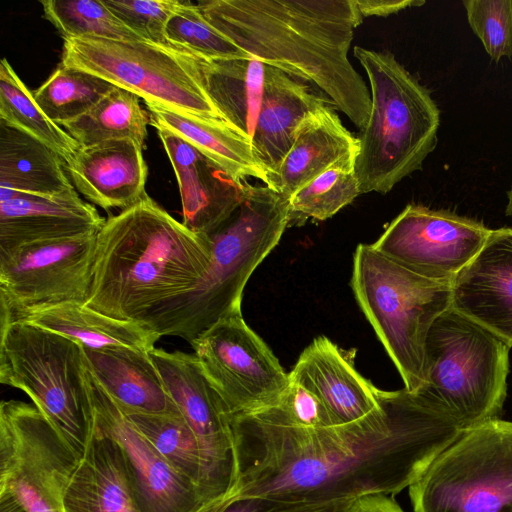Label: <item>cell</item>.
Wrapping results in <instances>:
<instances>
[{
    "label": "cell",
    "instance_id": "cell-2",
    "mask_svg": "<svg viewBox=\"0 0 512 512\" xmlns=\"http://www.w3.org/2000/svg\"><path fill=\"white\" fill-rule=\"evenodd\" d=\"M206 19L251 58L309 82L361 130L371 93L351 64L355 0H203Z\"/></svg>",
    "mask_w": 512,
    "mask_h": 512
},
{
    "label": "cell",
    "instance_id": "cell-26",
    "mask_svg": "<svg viewBox=\"0 0 512 512\" xmlns=\"http://www.w3.org/2000/svg\"><path fill=\"white\" fill-rule=\"evenodd\" d=\"M149 122L160 125L193 145L239 183L256 178L270 186L268 172L252 141L222 120L145 103Z\"/></svg>",
    "mask_w": 512,
    "mask_h": 512
},
{
    "label": "cell",
    "instance_id": "cell-21",
    "mask_svg": "<svg viewBox=\"0 0 512 512\" xmlns=\"http://www.w3.org/2000/svg\"><path fill=\"white\" fill-rule=\"evenodd\" d=\"M64 167L75 189L105 210H124L146 193L148 167L143 147L133 139L80 146Z\"/></svg>",
    "mask_w": 512,
    "mask_h": 512
},
{
    "label": "cell",
    "instance_id": "cell-7",
    "mask_svg": "<svg viewBox=\"0 0 512 512\" xmlns=\"http://www.w3.org/2000/svg\"><path fill=\"white\" fill-rule=\"evenodd\" d=\"M512 347L452 307L433 323L425 345V383L416 392L464 429L499 419Z\"/></svg>",
    "mask_w": 512,
    "mask_h": 512
},
{
    "label": "cell",
    "instance_id": "cell-4",
    "mask_svg": "<svg viewBox=\"0 0 512 512\" xmlns=\"http://www.w3.org/2000/svg\"><path fill=\"white\" fill-rule=\"evenodd\" d=\"M289 206L290 198L274 188L245 182L234 212L209 235L212 258L200 282L140 324L190 343L220 319L240 313L247 281L289 226Z\"/></svg>",
    "mask_w": 512,
    "mask_h": 512
},
{
    "label": "cell",
    "instance_id": "cell-8",
    "mask_svg": "<svg viewBox=\"0 0 512 512\" xmlns=\"http://www.w3.org/2000/svg\"><path fill=\"white\" fill-rule=\"evenodd\" d=\"M0 383L27 394L80 458L93 426L82 346L39 326L0 327Z\"/></svg>",
    "mask_w": 512,
    "mask_h": 512
},
{
    "label": "cell",
    "instance_id": "cell-14",
    "mask_svg": "<svg viewBox=\"0 0 512 512\" xmlns=\"http://www.w3.org/2000/svg\"><path fill=\"white\" fill-rule=\"evenodd\" d=\"M491 230L450 211L409 204L371 245L421 276L451 284L480 251Z\"/></svg>",
    "mask_w": 512,
    "mask_h": 512
},
{
    "label": "cell",
    "instance_id": "cell-39",
    "mask_svg": "<svg viewBox=\"0 0 512 512\" xmlns=\"http://www.w3.org/2000/svg\"><path fill=\"white\" fill-rule=\"evenodd\" d=\"M352 501L309 504L263 496H233L227 493L202 501L189 512H345Z\"/></svg>",
    "mask_w": 512,
    "mask_h": 512
},
{
    "label": "cell",
    "instance_id": "cell-41",
    "mask_svg": "<svg viewBox=\"0 0 512 512\" xmlns=\"http://www.w3.org/2000/svg\"><path fill=\"white\" fill-rule=\"evenodd\" d=\"M356 7L362 18L377 16L386 17L411 7L425 4L422 0H355Z\"/></svg>",
    "mask_w": 512,
    "mask_h": 512
},
{
    "label": "cell",
    "instance_id": "cell-3",
    "mask_svg": "<svg viewBox=\"0 0 512 512\" xmlns=\"http://www.w3.org/2000/svg\"><path fill=\"white\" fill-rule=\"evenodd\" d=\"M211 258L209 236L189 230L145 193L97 232L84 305L142 323L163 303L195 288Z\"/></svg>",
    "mask_w": 512,
    "mask_h": 512
},
{
    "label": "cell",
    "instance_id": "cell-5",
    "mask_svg": "<svg viewBox=\"0 0 512 512\" xmlns=\"http://www.w3.org/2000/svg\"><path fill=\"white\" fill-rule=\"evenodd\" d=\"M371 90V111L358 136L355 173L361 194L390 192L421 169L438 142L440 110L423 86L389 51L353 50Z\"/></svg>",
    "mask_w": 512,
    "mask_h": 512
},
{
    "label": "cell",
    "instance_id": "cell-1",
    "mask_svg": "<svg viewBox=\"0 0 512 512\" xmlns=\"http://www.w3.org/2000/svg\"><path fill=\"white\" fill-rule=\"evenodd\" d=\"M465 429L419 393L383 391L341 426L304 428L265 411L232 418L233 496L325 504L409 488Z\"/></svg>",
    "mask_w": 512,
    "mask_h": 512
},
{
    "label": "cell",
    "instance_id": "cell-19",
    "mask_svg": "<svg viewBox=\"0 0 512 512\" xmlns=\"http://www.w3.org/2000/svg\"><path fill=\"white\" fill-rule=\"evenodd\" d=\"M289 378L320 400L333 426L359 421L380 405L382 390L362 377L348 355L325 336L304 349Z\"/></svg>",
    "mask_w": 512,
    "mask_h": 512
},
{
    "label": "cell",
    "instance_id": "cell-23",
    "mask_svg": "<svg viewBox=\"0 0 512 512\" xmlns=\"http://www.w3.org/2000/svg\"><path fill=\"white\" fill-rule=\"evenodd\" d=\"M332 101L305 82L264 65L262 100L252 139L271 181L290 149L294 134L312 111Z\"/></svg>",
    "mask_w": 512,
    "mask_h": 512
},
{
    "label": "cell",
    "instance_id": "cell-36",
    "mask_svg": "<svg viewBox=\"0 0 512 512\" xmlns=\"http://www.w3.org/2000/svg\"><path fill=\"white\" fill-rule=\"evenodd\" d=\"M169 43L206 60L251 58L216 29L197 4L182 1L166 27Z\"/></svg>",
    "mask_w": 512,
    "mask_h": 512
},
{
    "label": "cell",
    "instance_id": "cell-12",
    "mask_svg": "<svg viewBox=\"0 0 512 512\" xmlns=\"http://www.w3.org/2000/svg\"><path fill=\"white\" fill-rule=\"evenodd\" d=\"M97 232L0 250V327L25 313L85 304Z\"/></svg>",
    "mask_w": 512,
    "mask_h": 512
},
{
    "label": "cell",
    "instance_id": "cell-25",
    "mask_svg": "<svg viewBox=\"0 0 512 512\" xmlns=\"http://www.w3.org/2000/svg\"><path fill=\"white\" fill-rule=\"evenodd\" d=\"M149 352L83 348L88 370L125 412L181 414Z\"/></svg>",
    "mask_w": 512,
    "mask_h": 512
},
{
    "label": "cell",
    "instance_id": "cell-16",
    "mask_svg": "<svg viewBox=\"0 0 512 512\" xmlns=\"http://www.w3.org/2000/svg\"><path fill=\"white\" fill-rule=\"evenodd\" d=\"M87 382L94 426L119 446L141 511L189 512L202 502L195 487L155 449L88 368Z\"/></svg>",
    "mask_w": 512,
    "mask_h": 512
},
{
    "label": "cell",
    "instance_id": "cell-37",
    "mask_svg": "<svg viewBox=\"0 0 512 512\" xmlns=\"http://www.w3.org/2000/svg\"><path fill=\"white\" fill-rule=\"evenodd\" d=\"M468 24L495 62L512 57V0H464Z\"/></svg>",
    "mask_w": 512,
    "mask_h": 512
},
{
    "label": "cell",
    "instance_id": "cell-24",
    "mask_svg": "<svg viewBox=\"0 0 512 512\" xmlns=\"http://www.w3.org/2000/svg\"><path fill=\"white\" fill-rule=\"evenodd\" d=\"M335 109L324 105L303 119L271 181L272 188L290 198L333 165L357 158L359 139L345 127Z\"/></svg>",
    "mask_w": 512,
    "mask_h": 512
},
{
    "label": "cell",
    "instance_id": "cell-17",
    "mask_svg": "<svg viewBox=\"0 0 512 512\" xmlns=\"http://www.w3.org/2000/svg\"><path fill=\"white\" fill-rule=\"evenodd\" d=\"M451 307L512 347V228L491 230L451 283Z\"/></svg>",
    "mask_w": 512,
    "mask_h": 512
},
{
    "label": "cell",
    "instance_id": "cell-43",
    "mask_svg": "<svg viewBox=\"0 0 512 512\" xmlns=\"http://www.w3.org/2000/svg\"><path fill=\"white\" fill-rule=\"evenodd\" d=\"M0 512H27L20 503L9 495H0Z\"/></svg>",
    "mask_w": 512,
    "mask_h": 512
},
{
    "label": "cell",
    "instance_id": "cell-42",
    "mask_svg": "<svg viewBox=\"0 0 512 512\" xmlns=\"http://www.w3.org/2000/svg\"><path fill=\"white\" fill-rule=\"evenodd\" d=\"M345 512H405L389 495L374 494L356 498Z\"/></svg>",
    "mask_w": 512,
    "mask_h": 512
},
{
    "label": "cell",
    "instance_id": "cell-40",
    "mask_svg": "<svg viewBox=\"0 0 512 512\" xmlns=\"http://www.w3.org/2000/svg\"><path fill=\"white\" fill-rule=\"evenodd\" d=\"M263 411L276 420L293 426L304 428L333 426L320 400L312 392L291 380L280 402Z\"/></svg>",
    "mask_w": 512,
    "mask_h": 512
},
{
    "label": "cell",
    "instance_id": "cell-44",
    "mask_svg": "<svg viewBox=\"0 0 512 512\" xmlns=\"http://www.w3.org/2000/svg\"><path fill=\"white\" fill-rule=\"evenodd\" d=\"M505 213L507 216L512 217V184L510 189L507 191V205Z\"/></svg>",
    "mask_w": 512,
    "mask_h": 512
},
{
    "label": "cell",
    "instance_id": "cell-31",
    "mask_svg": "<svg viewBox=\"0 0 512 512\" xmlns=\"http://www.w3.org/2000/svg\"><path fill=\"white\" fill-rule=\"evenodd\" d=\"M149 123L139 97L115 87L85 114L61 126L81 147L129 138L144 148Z\"/></svg>",
    "mask_w": 512,
    "mask_h": 512
},
{
    "label": "cell",
    "instance_id": "cell-33",
    "mask_svg": "<svg viewBox=\"0 0 512 512\" xmlns=\"http://www.w3.org/2000/svg\"><path fill=\"white\" fill-rule=\"evenodd\" d=\"M115 87L94 74L60 64L32 93L43 112L61 126L85 114Z\"/></svg>",
    "mask_w": 512,
    "mask_h": 512
},
{
    "label": "cell",
    "instance_id": "cell-27",
    "mask_svg": "<svg viewBox=\"0 0 512 512\" xmlns=\"http://www.w3.org/2000/svg\"><path fill=\"white\" fill-rule=\"evenodd\" d=\"M14 322L39 326L90 350L126 347L151 351L161 338L138 322L111 318L80 303H63L25 313Z\"/></svg>",
    "mask_w": 512,
    "mask_h": 512
},
{
    "label": "cell",
    "instance_id": "cell-18",
    "mask_svg": "<svg viewBox=\"0 0 512 512\" xmlns=\"http://www.w3.org/2000/svg\"><path fill=\"white\" fill-rule=\"evenodd\" d=\"M172 164L179 186L182 223L192 232L209 236L238 206L244 183L177 134L153 126Z\"/></svg>",
    "mask_w": 512,
    "mask_h": 512
},
{
    "label": "cell",
    "instance_id": "cell-22",
    "mask_svg": "<svg viewBox=\"0 0 512 512\" xmlns=\"http://www.w3.org/2000/svg\"><path fill=\"white\" fill-rule=\"evenodd\" d=\"M64 512H142L119 446L93 426L67 485Z\"/></svg>",
    "mask_w": 512,
    "mask_h": 512
},
{
    "label": "cell",
    "instance_id": "cell-30",
    "mask_svg": "<svg viewBox=\"0 0 512 512\" xmlns=\"http://www.w3.org/2000/svg\"><path fill=\"white\" fill-rule=\"evenodd\" d=\"M125 413L164 459L195 487L202 501L225 495L217 489L197 438L181 414Z\"/></svg>",
    "mask_w": 512,
    "mask_h": 512
},
{
    "label": "cell",
    "instance_id": "cell-11",
    "mask_svg": "<svg viewBox=\"0 0 512 512\" xmlns=\"http://www.w3.org/2000/svg\"><path fill=\"white\" fill-rule=\"evenodd\" d=\"M79 457L34 406L0 403V495L27 512H64L67 485Z\"/></svg>",
    "mask_w": 512,
    "mask_h": 512
},
{
    "label": "cell",
    "instance_id": "cell-15",
    "mask_svg": "<svg viewBox=\"0 0 512 512\" xmlns=\"http://www.w3.org/2000/svg\"><path fill=\"white\" fill-rule=\"evenodd\" d=\"M168 392L194 432L221 494L236 480L232 418L222 397L203 374L194 354L153 348L149 352Z\"/></svg>",
    "mask_w": 512,
    "mask_h": 512
},
{
    "label": "cell",
    "instance_id": "cell-29",
    "mask_svg": "<svg viewBox=\"0 0 512 512\" xmlns=\"http://www.w3.org/2000/svg\"><path fill=\"white\" fill-rule=\"evenodd\" d=\"M202 73L206 93L222 120L252 141L262 100L264 64L253 58L203 59Z\"/></svg>",
    "mask_w": 512,
    "mask_h": 512
},
{
    "label": "cell",
    "instance_id": "cell-32",
    "mask_svg": "<svg viewBox=\"0 0 512 512\" xmlns=\"http://www.w3.org/2000/svg\"><path fill=\"white\" fill-rule=\"evenodd\" d=\"M0 120L44 143L64 163L80 148L65 129L43 112L6 58L0 63Z\"/></svg>",
    "mask_w": 512,
    "mask_h": 512
},
{
    "label": "cell",
    "instance_id": "cell-20",
    "mask_svg": "<svg viewBox=\"0 0 512 512\" xmlns=\"http://www.w3.org/2000/svg\"><path fill=\"white\" fill-rule=\"evenodd\" d=\"M105 220L76 190L46 197L0 188V250L96 232Z\"/></svg>",
    "mask_w": 512,
    "mask_h": 512
},
{
    "label": "cell",
    "instance_id": "cell-28",
    "mask_svg": "<svg viewBox=\"0 0 512 512\" xmlns=\"http://www.w3.org/2000/svg\"><path fill=\"white\" fill-rule=\"evenodd\" d=\"M63 160L48 146L0 120V188L46 197L75 190Z\"/></svg>",
    "mask_w": 512,
    "mask_h": 512
},
{
    "label": "cell",
    "instance_id": "cell-10",
    "mask_svg": "<svg viewBox=\"0 0 512 512\" xmlns=\"http://www.w3.org/2000/svg\"><path fill=\"white\" fill-rule=\"evenodd\" d=\"M413 512H512V422L471 428L409 487Z\"/></svg>",
    "mask_w": 512,
    "mask_h": 512
},
{
    "label": "cell",
    "instance_id": "cell-13",
    "mask_svg": "<svg viewBox=\"0 0 512 512\" xmlns=\"http://www.w3.org/2000/svg\"><path fill=\"white\" fill-rule=\"evenodd\" d=\"M190 345L233 417L277 405L290 385L289 374L242 312L220 319Z\"/></svg>",
    "mask_w": 512,
    "mask_h": 512
},
{
    "label": "cell",
    "instance_id": "cell-9",
    "mask_svg": "<svg viewBox=\"0 0 512 512\" xmlns=\"http://www.w3.org/2000/svg\"><path fill=\"white\" fill-rule=\"evenodd\" d=\"M202 61L186 50L146 40L82 37L64 40L60 64L101 77L145 103L222 120L206 93Z\"/></svg>",
    "mask_w": 512,
    "mask_h": 512
},
{
    "label": "cell",
    "instance_id": "cell-38",
    "mask_svg": "<svg viewBox=\"0 0 512 512\" xmlns=\"http://www.w3.org/2000/svg\"><path fill=\"white\" fill-rule=\"evenodd\" d=\"M105 5L143 40L170 45L168 21L179 8V0H103ZM174 47V46H173ZM177 48V47H176Z\"/></svg>",
    "mask_w": 512,
    "mask_h": 512
},
{
    "label": "cell",
    "instance_id": "cell-35",
    "mask_svg": "<svg viewBox=\"0 0 512 512\" xmlns=\"http://www.w3.org/2000/svg\"><path fill=\"white\" fill-rule=\"evenodd\" d=\"M44 18L63 39L96 37L119 41L143 40L99 0H43Z\"/></svg>",
    "mask_w": 512,
    "mask_h": 512
},
{
    "label": "cell",
    "instance_id": "cell-34",
    "mask_svg": "<svg viewBox=\"0 0 512 512\" xmlns=\"http://www.w3.org/2000/svg\"><path fill=\"white\" fill-rule=\"evenodd\" d=\"M355 158L343 160L298 189L290 197L289 226L334 216L360 194Z\"/></svg>",
    "mask_w": 512,
    "mask_h": 512
},
{
    "label": "cell",
    "instance_id": "cell-6",
    "mask_svg": "<svg viewBox=\"0 0 512 512\" xmlns=\"http://www.w3.org/2000/svg\"><path fill=\"white\" fill-rule=\"evenodd\" d=\"M350 284L404 388L416 393L425 383L428 333L436 319L451 308V284L421 276L371 244L357 246Z\"/></svg>",
    "mask_w": 512,
    "mask_h": 512
}]
</instances>
